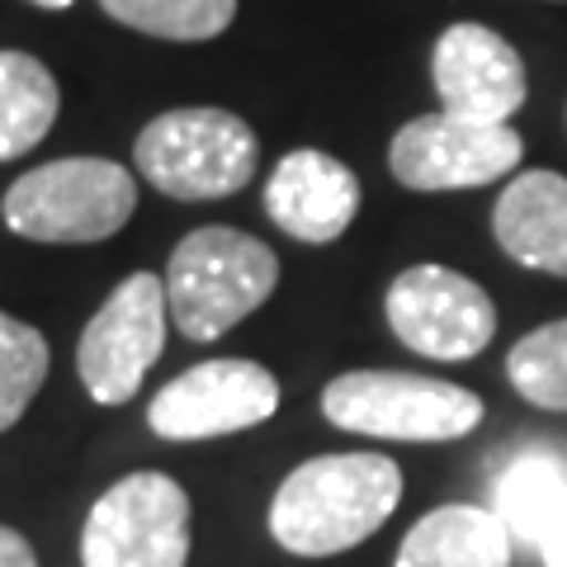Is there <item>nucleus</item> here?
Returning <instances> with one entry per match:
<instances>
[{
  "label": "nucleus",
  "mask_w": 567,
  "mask_h": 567,
  "mask_svg": "<svg viewBox=\"0 0 567 567\" xmlns=\"http://www.w3.org/2000/svg\"><path fill=\"white\" fill-rule=\"evenodd\" d=\"M189 492L166 473H128L100 492L81 529V567H185Z\"/></svg>",
  "instance_id": "423d86ee"
},
{
  "label": "nucleus",
  "mask_w": 567,
  "mask_h": 567,
  "mask_svg": "<svg viewBox=\"0 0 567 567\" xmlns=\"http://www.w3.org/2000/svg\"><path fill=\"white\" fill-rule=\"evenodd\" d=\"M0 567H39L33 558V544L20 535V529L0 525Z\"/></svg>",
  "instance_id": "412c9836"
},
{
  "label": "nucleus",
  "mask_w": 567,
  "mask_h": 567,
  "mask_svg": "<svg viewBox=\"0 0 567 567\" xmlns=\"http://www.w3.org/2000/svg\"><path fill=\"white\" fill-rule=\"evenodd\" d=\"M166 279L137 270L104 298L100 312L85 322L76 346L81 383L100 406H123L137 398L147 369L162 360L166 346Z\"/></svg>",
  "instance_id": "0eeeda50"
},
{
  "label": "nucleus",
  "mask_w": 567,
  "mask_h": 567,
  "mask_svg": "<svg viewBox=\"0 0 567 567\" xmlns=\"http://www.w3.org/2000/svg\"><path fill=\"white\" fill-rule=\"evenodd\" d=\"M279 284V256L237 227H199L171 251L166 308L185 341H218Z\"/></svg>",
  "instance_id": "f03ea898"
},
{
  "label": "nucleus",
  "mask_w": 567,
  "mask_h": 567,
  "mask_svg": "<svg viewBox=\"0 0 567 567\" xmlns=\"http://www.w3.org/2000/svg\"><path fill=\"white\" fill-rule=\"evenodd\" d=\"M322 412L331 425L369 440H412L440 445L477 431L483 398L450 379L402 374V369H350L336 374L322 393Z\"/></svg>",
  "instance_id": "39448f33"
},
{
  "label": "nucleus",
  "mask_w": 567,
  "mask_h": 567,
  "mask_svg": "<svg viewBox=\"0 0 567 567\" xmlns=\"http://www.w3.org/2000/svg\"><path fill=\"white\" fill-rule=\"evenodd\" d=\"M520 156L525 137L511 123H473L440 110L402 123L393 147H388V171L406 189L440 194L502 181L520 166Z\"/></svg>",
  "instance_id": "6e6552de"
},
{
  "label": "nucleus",
  "mask_w": 567,
  "mask_h": 567,
  "mask_svg": "<svg viewBox=\"0 0 567 567\" xmlns=\"http://www.w3.org/2000/svg\"><path fill=\"white\" fill-rule=\"evenodd\" d=\"M265 213L279 233L308 246H327L346 237V227L360 213V181L331 152L298 147L265 181Z\"/></svg>",
  "instance_id": "f8f14e48"
},
{
  "label": "nucleus",
  "mask_w": 567,
  "mask_h": 567,
  "mask_svg": "<svg viewBox=\"0 0 567 567\" xmlns=\"http://www.w3.org/2000/svg\"><path fill=\"white\" fill-rule=\"evenodd\" d=\"M431 81L445 114L473 123H511V114L525 110L529 95L520 52L487 24H450L440 33Z\"/></svg>",
  "instance_id": "9b49d317"
},
{
  "label": "nucleus",
  "mask_w": 567,
  "mask_h": 567,
  "mask_svg": "<svg viewBox=\"0 0 567 567\" xmlns=\"http://www.w3.org/2000/svg\"><path fill=\"white\" fill-rule=\"evenodd\" d=\"M388 327L425 360H473L496 336V308L483 284L450 270V265H412L388 284L383 298Z\"/></svg>",
  "instance_id": "1a4fd4ad"
},
{
  "label": "nucleus",
  "mask_w": 567,
  "mask_h": 567,
  "mask_svg": "<svg viewBox=\"0 0 567 567\" xmlns=\"http://www.w3.org/2000/svg\"><path fill=\"white\" fill-rule=\"evenodd\" d=\"M104 14L152 39L204 43L237 20V0H100Z\"/></svg>",
  "instance_id": "f3484780"
},
{
  "label": "nucleus",
  "mask_w": 567,
  "mask_h": 567,
  "mask_svg": "<svg viewBox=\"0 0 567 567\" xmlns=\"http://www.w3.org/2000/svg\"><path fill=\"white\" fill-rule=\"evenodd\" d=\"M48 360L52 354L43 331L0 312V431H10L29 412V402L39 398V388L48 379Z\"/></svg>",
  "instance_id": "6ab92c4d"
},
{
  "label": "nucleus",
  "mask_w": 567,
  "mask_h": 567,
  "mask_svg": "<svg viewBox=\"0 0 567 567\" xmlns=\"http://www.w3.org/2000/svg\"><path fill=\"white\" fill-rule=\"evenodd\" d=\"M496 246L525 265L567 279V181L554 171H525L516 175L492 213Z\"/></svg>",
  "instance_id": "ddd939ff"
},
{
  "label": "nucleus",
  "mask_w": 567,
  "mask_h": 567,
  "mask_svg": "<svg viewBox=\"0 0 567 567\" xmlns=\"http://www.w3.org/2000/svg\"><path fill=\"white\" fill-rule=\"evenodd\" d=\"M402 502V468L388 454H317L279 483L270 535L298 558H331L379 535Z\"/></svg>",
  "instance_id": "f257e3e1"
},
{
  "label": "nucleus",
  "mask_w": 567,
  "mask_h": 567,
  "mask_svg": "<svg viewBox=\"0 0 567 567\" xmlns=\"http://www.w3.org/2000/svg\"><path fill=\"white\" fill-rule=\"evenodd\" d=\"M62 91L52 71L29 52H0V162H14L29 147H39L58 123Z\"/></svg>",
  "instance_id": "2eb2a0df"
},
{
  "label": "nucleus",
  "mask_w": 567,
  "mask_h": 567,
  "mask_svg": "<svg viewBox=\"0 0 567 567\" xmlns=\"http://www.w3.org/2000/svg\"><path fill=\"white\" fill-rule=\"evenodd\" d=\"M33 6H43V10H66L71 0H33Z\"/></svg>",
  "instance_id": "4be33fe9"
},
{
  "label": "nucleus",
  "mask_w": 567,
  "mask_h": 567,
  "mask_svg": "<svg viewBox=\"0 0 567 567\" xmlns=\"http://www.w3.org/2000/svg\"><path fill=\"white\" fill-rule=\"evenodd\" d=\"M133 162L142 181L162 189L166 199L204 204V199H227V194L251 185L260 142L241 114L194 104V110L156 114L137 133Z\"/></svg>",
  "instance_id": "20e7f679"
},
{
  "label": "nucleus",
  "mask_w": 567,
  "mask_h": 567,
  "mask_svg": "<svg viewBox=\"0 0 567 567\" xmlns=\"http://www.w3.org/2000/svg\"><path fill=\"white\" fill-rule=\"evenodd\" d=\"M539 558H544V567H567V492H563L554 520H548L544 539H539Z\"/></svg>",
  "instance_id": "aec40b11"
},
{
  "label": "nucleus",
  "mask_w": 567,
  "mask_h": 567,
  "mask_svg": "<svg viewBox=\"0 0 567 567\" xmlns=\"http://www.w3.org/2000/svg\"><path fill=\"white\" fill-rule=\"evenodd\" d=\"M279 412V379L256 360H204L175 374L147 402V425L162 440H218L265 425Z\"/></svg>",
  "instance_id": "9d476101"
},
{
  "label": "nucleus",
  "mask_w": 567,
  "mask_h": 567,
  "mask_svg": "<svg viewBox=\"0 0 567 567\" xmlns=\"http://www.w3.org/2000/svg\"><path fill=\"white\" fill-rule=\"evenodd\" d=\"M511 388L544 412H567V317L520 336L506 354Z\"/></svg>",
  "instance_id": "a211bd4d"
},
{
  "label": "nucleus",
  "mask_w": 567,
  "mask_h": 567,
  "mask_svg": "<svg viewBox=\"0 0 567 567\" xmlns=\"http://www.w3.org/2000/svg\"><path fill=\"white\" fill-rule=\"evenodd\" d=\"M137 208V181L104 156H62L33 166L6 189L0 218L14 237L48 246H91L123 233Z\"/></svg>",
  "instance_id": "7ed1b4c3"
},
{
  "label": "nucleus",
  "mask_w": 567,
  "mask_h": 567,
  "mask_svg": "<svg viewBox=\"0 0 567 567\" xmlns=\"http://www.w3.org/2000/svg\"><path fill=\"white\" fill-rule=\"evenodd\" d=\"M567 492V458L558 454H516L496 473L492 487V516L506 525L511 544L539 548L548 520Z\"/></svg>",
  "instance_id": "dca6fc26"
},
{
  "label": "nucleus",
  "mask_w": 567,
  "mask_h": 567,
  "mask_svg": "<svg viewBox=\"0 0 567 567\" xmlns=\"http://www.w3.org/2000/svg\"><path fill=\"white\" fill-rule=\"evenodd\" d=\"M511 554L516 544L487 506L450 502L406 529L393 567H511Z\"/></svg>",
  "instance_id": "4468645a"
}]
</instances>
